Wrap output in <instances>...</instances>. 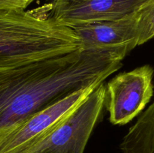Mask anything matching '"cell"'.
<instances>
[{
	"label": "cell",
	"mask_w": 154,
	"mask_h": 153,
	"mask_svg": "<svg viewBox=\"0 0 154 153\" xmlns=\"http://www.w3.org/2000/svg\"><path fill=\"white\" fill-rule=\"evenodd\" d=\"M124 58L116 51L80 49L0 73V136L69 94L104 82Z\"/></svg>",
	"instance_id": "6da1fadb"
},
{
	"label": "cell",
	"mask_w": 154,
	"mask_h": 153,
	"mask_svg": "<svg viewBox=\"0 0 154 153\" xmlns=\"http://www.w3.org/2000/svg\"><path fill=\"white\" fill-rule=\"evenodd\" d=\"M80 49L75 30L51 15L50 4L29 11L0 10V73Z\"/></svg>",
	"instance_id": "7a4b0ae2"
},
{
	"label": "cell",
	"mask_w": 154,
	"mask_h": 153,
	"mask_svg": "<svg viewBox=\"0 0 154 153\" xmlns=\"http://www.w3.org/2000/svg\"><path fill=\"white\" fill-rule=\"evenodd\" d=\"M102 82L75 92L35 112L0 136V153H36L63 121Z\"/></svg>",
	"instance_id": "3957f363"
},
{
	"label": "cell",
	"mask_w": 154,
	"mask_h": 153,
	"mask_svg": "<svg viewBox=\"0 0 154 153\" xmlns=\"http://www.w3.org/2000/svg\"><path fill=\"white\" fill-rule=\"evenodd\" d=\"M153 68L145 64L108 81L105 107L111 124H128L143 112L153 95Z\"/></svg>",
	"instance_id": "277c9868"
},
{
	"label": "cell",
	"mask_w": 154,
	"mask_h": 153,
	"mask_svg": "<svg viewBox=\"0 0 154 153\" xmlns=\"http://www.w3.org/2000/svg\"><path fill=\"white\" fill-rule=\"evenodd\" d=\"M104 82L71 113L36 153H84L105 108Z\"/></svg>",
	"instance_id": "5b68a950"
},
{
	"label": "cell",
	"mask_w": 154,
	"mask_h": 153,
	"mask_svg": "<svg viewBox=\"0 0 154 153\" xmlns=\"http://www.w3.org/2000/svg\"><path fill=\"white\" fill-rule=\"evenodd\" d=\"M147 0H54L51 14L71 27L115 20L135 13Z\"/></svg>",
	"instance_id": "8992f818"
},
{
	"label": "cell",
	"mask_w": 154,
	"mask_h": 153,
	"mask_svg": "<svg viewBox=\"0 0 154 153\" xmlns=\"http://www.w3.org/2000/svg\"><path fill=\"white\" fill-rule=\"evenodd\" d=\"M138 10L115 20L76 26L81 50H107L126 56L138 46Z\"/></svg>",
	"instance_id": "52a82bcc"
},
{
	"label": "cell",
	"mask_w": 154,
	"mask_h": 153,
	"mask_svg": "<svg viewBox=\"0 0 154 153\" xmlns=\"http://www.w3.org/2000/svg\"><path fill=\"white\" fill-rule=\"evenodd\" d=\"M120 149L121 153H154V100L129 128Z\"/></svg>",
	"instance_id": "ba28073f"
},
{
	"label": "cell",
	"mask_w": 154,
	"mask_h": 153,
	"mask_svg": "<svg viewBox=\"0 0 154 153\" xmlns=\"http://www.w3.org/2000/svg\"><path fill=\"white\" fill-rule=\"evenodd\" d=\"M138 46L154 37V0H147L138 10Z\"/></svg>",
	"instance_id": "9c48e42d"
},
{
	"label": "cell",
	"mask_w": 154,
	"mask_h": 153,
	"mask_svg": "<svg viewBox=\"0 0 154 153\" xmlns=\"http://www.w3.org/2000/svg\"><path fill=\"white\" fill-rule=\"evenodd\" d=\"M34 0H0V10L15 11L24 10Z\"/></svg>",
	"instance_id": "30bf717a"
}]
</instances>
